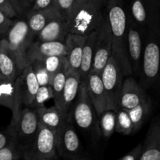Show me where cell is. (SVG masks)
<instances>
[{
    "label": "cell",
    "instance_id": "obj_1",
    "mask_svg": "<svg viewBox=\"0 0 160 160\" xmlns=\"http://www.w3.org/2000/svg\"><path fill=\"white\" fill-rule=\"evenodd\" d=\"M107 17L112 37V56L124 76L133 75L127 52V17L125 0H107Z\"/></svg>",
    "mask_w": 160,
    "mask_h": 160
},
{
    "label": "cell",
    "instance_id": "obj_2",
    "mask_svg": "<svg viewBox=\"0 0 160 160\" xmlns=\"http://www.w3.org/2000/svg\"><path fill=\"white\" fill-rule=\"evenodd\" d=\"M107 16V0H82L69 17L70 33L86 36L100 27Z\"/></svg>",
    "mask_w": 160,
    "mask_h": 160
},
{
    "label": "cell",
    "instance_id": "obj_3",
    "mask_svg": "<svg viewBox=\"0 0 160 160\" xmlns=\"http://www.w3.org/2000/svg\"><path fill=\"white\" fill-rule=\"evenodd\" d=\"M146 91L160 95V32L147 31L144 34L141 71L138 79Z\"/></svg>",
    "mask_w": 160,
    "mask_h": 160
},
{
    "label": "cell",
    "instance_id": "obj_4",
    "mask_svg": "<svg viewBox=\"0 0 160 160\" xmlns=\"http://www.w3.org/2000/svg\"><path fill=\"white\" fill-rule=\"evenodd\" d=\"M67 121L93 139L100 138L99 117L88 94L85 81H82L76 98L67 114Z\"/></svg>",
    "mask_w": 160,
    "mask_h": 160
},
{
    "label": "cell",
    "instance_id": "obj_5",
    "mask_svg": "<svg viewBox=\"0 0 160 160\" xmlns=\"http://www.w3.org/2000/svg\"><path fill=\"white\" fill-rule=\"evenodd\" d=\"M9 51L13 56L18 69L19 75L21 73L27 63V52L33 41L35 40L31 34L26 20H14L6 36Z\"/></svg>",
    "mask_w": 160,
    "mask_h": 160
},
{
    "label": "cell",
    "instance_id": "obj_6",
    "mask_svg": "<svg viewBox=\"0 0 160 160\" xmlns=\"http://www.w3.org/2000/svg\"><path fill=\"white\" fill-rule=\"evenodd\" d=\"M57 157L56 132L39 123L31 145L24 150V160H54Z\"/></svg>",
    "mask_w": 160,
    "mask_h": 160
},
{
    "label": "cell",
    "instance_id": "obj_7",
    "mask_svg": "<svg viewBox=\"0 0 160 160\" xmlns=\"http://www.w3.org/2000/svg\"><path fill=\"white\" fill-rule=\"evenodd\" d=\"M125 76L120 66L111 55L101 72V78L107 98V109H119L121 92Z\"/></svg>",
    "mask_w": 160,
    "mask_h": 160
},
{
    "label": "cell",
    "instance_id": "obj_8",
    "mask_svg": "<svg viewBox=\"0 0 160 160\" xmlns=\"http://www.w3.org/2000/svg\"><path fill=\"white\" fill-rule=\"evenodd\" d=\"M39 126V120L35 109L28 106L22 109L17 123L12 127L15 132L17 143L24 150L28 148L34 140Z\"/></svg>",
    "mask_w": 160,
    "mask_h": 160
},
{
    "label": "cell",
    "instance_id": "obj_9",
    "mask_svg": "<svg viewBox=\"0 0 160 160\" xmlns=\"http://www.w3.org/2000/svg\"><path fill=\"white\" fill-rule=\"evenodd\" d=\"M127 52L133 76L139 79L141 71L144 34L134 23L127 18Z\"/></svg>",
    "mask_w": 160,
    "mask_h": 160
},
{
    "label": "cell",
    "instance_id": "obj_10",
    "mask_svg": "<svg viewBox=\"0 0 160 160\" xmlns=\"http://www.w3.org/2000/svg\"><path fill=\"white\" fill-rule=\"evenodd\" d=\"M82 150L81 142L75 128L66 121L56 131L57 155L66 159H75Z\"/></svg>",
    "mask_w": 160,
    "mask_h": 160
},
{
    "label": "cell",
    "instance_id": "obj_11",
    "mask_svg": "<svg viewBox=\"0 0 160 160\" xmlns=\"http://www.w3.org/2000/svg\"><path fill=\"white\" fill-rule=\"evenodd\" d=\"M112 55V37L108 17H105L99 28L95 44L93 63L92 71L101 73L108 59Z\"/></svg>",
    "mask_w": 160,
    "mask_h": 160
},
{
    "label": "cell",
    "instance_id": "obj_12",
    "mask_svg": "<svg viewBox=\"0 0 160 160\" xmlns=\"http://www.w3.org/2000/svg\"><path fill=\"white\" fill-rule=\"evenodd\" d=\"M0 106H6L12 111L11 125L17 123L23 106L17 80L6 79L0 76Z\"/></svg>",
    "mask_w": 160,
    "mask_h": 160
},
{
    "label": "cell",
    "instance_id": "obj_13",
    "mask_svg": "<svg viewBox=\"0 0 160 160\" xmlns=\"http://www.w3.org/2000/svg\"><path fill=\"white\" fill-rule=\"evenodd\" d=\"M150 98L147 91L133 75L124 78L119 101V109L125 110L135 107Z\"/></svg>",
    "mask_w": 160,
    "mask_h": 160
},
{
    "label": "cell",
    "instance_id": "obj_14",
    "mask_svg": "<svg viewBox=\"0 0 160 160\" xmlns=\"http://www.w3.org/2000/svg\"><path fill=\"white\" fill-rule=\"evenodd\" d=\"M142 145L139 160H160V114L150 122Z\"/></svg>",
    "mask_w": 160,
    "mask_h": 160
},
{
    "label": "cell",
    "instance_id": "obj_15",
    "mask_svg": "<svg viewBox=\"0 0 160 160\" xmlns=\"http://www.w3.org/2000/svg\"><path fill=\"white\" fill-rule=\"evenodd\" d=\"M52 56H66V47L64 42H41L35 40L31 42L27 52V63L35 59L42 60Z\"/></svg>",
    "mask_w": 160,
    "mask_h": 160
},
{
    "label": "cell",
    "instance_id": "obj_16",
    "mask_svg": "<svg viewBox=\"0 0 160 160\" xmlns=\"http://www.w3.org/2000/svg\"><path fill=\"white\" fill-rule=\"evenodd\" d=\"M88 94L92 101L97 116H100L107 109V98L101 73L91 71L85 80Z\"/></svg>",
    "mask_w": 160,
    "mask_h": 160
},
{
    "label": "cell",
    "instance_id": "obj_17",
    "mask_svg": "<svg viewBox=\"0 0 160 160\" xmlns=\"http://www.w3.org/2000/svg\"><path fill=\"white\" fill-rule=\"evenodd\" d=\"M64 17L56 6H52L45 9L37 11H29L26 14V21L28 23L31 34L36 38L38 34L49 23L55 19Z\"/></svg>",
    "mask_w": 160,
    "mask_h": 160
},
{
    "label": "cell",
    "instance_id": "obj_18",
    "mask_svg": "<svg viewBox=\"0 0 160 160\" xmlns=\"http://www.w3.org/2000/svg\"><path fill=\"white\" fill-rule=\"evenodd\" d=\"M86 36L69 33L64 44L66 47V59L69 70L79 73L83 47Z\"/></svg>",
    "mask_w": 160,
    "mask_h": 160
},
{
    "label": "cell",
    "instance_id": "obj_19",
    "mask_svg": "<svg viewBox=\"0 0 160 160\" xmlns=\"http://www.w3.org/2000/svg\"><path fill=\"white\" fill-rule=\"evenodd\" d=\"M24 106L30 107L33 102L39 84L33 72L31 64L25 66L24 69L17 78Z\"/></svg>",
    "mask_w": 160,
    "mask_h": 160
},
{
    "label": "cell",
    "instance_id": "obj_20",
    "mask_svg": "<svg viewBox=\"0 0 160 160\" xmlns=\"http://www.w3.org/2000/svg\"><path fill=\"white\" fill-rule=\"evenodd\" d=\"M70 33L69 21L66 17H61L49 23L38 34L37 40L41 42H65L67 34Z\"/></svg>",
    "mask_w": 160,
    "mask_h": 160
},
{
    "label": "cell",
    "instance_id": "obj_21",
    "mask_svg": "<svg viewBox=\"0 0 160 160\" xmlns=\"http://www.w3.org/2000/svg\"><path fill=\"white\" fill-rule=\"evenodd\" d=\"M81 83L79 73L72 71L68 69L61 97V106L60 109L67 117L71 106L78 95Z\"/></svg>",
    "mask_w": 160,
    "mask_h": 160
},
{
    "label": "cell",
    "instance_id": "obj_22",
    "mask_svg": "<svg viewBox=\"0 0 160 160\" xmlns=\"http://www.w3.org/2000/svg\"><path fill=\"white\" fill-rule=\"evenodd\" d=\"M98 31L99 28L86 36V42L83 47L81 66H80L79 70V74L82 81H84L93 70L94 50H95V44Z\"/></svg>",
    "mask_w": 160,
    "mask_h": 160
},
{
    "label": "cell",
    "instance_id": "obj_23",
    "mask_svg": "<svg viewBox=\"0 0 160 160\" xmlns=\"http://www.w3.org/2000/svg\"><path fill=\"white\" fill-rule=\"evenodd\" d=\"M0 74L12 81H15L19 76L17 63L9 51L6 38L0 40Z\"/></svg>",
    "mask_w": 160,
    "mask_h": 160
},
{
    "label": "cell",
    "instance_id": "obj_24",
    "mask_svg": "<svg viewBox=\"0 0 160 160\" xmlns=\"http://www.w3.org/2000/svg\"><path fill=\"white\" fill-rule=\"evenodd\" d=\"M35 110L39 123L56 132L67 120V117L55 105L50 108L45 106L36 108Z\"/></svg>",
    "mask_w": 160,
    "mask_h": 160
},
{
    "label": "cell",
    "instance_id": "obj_25",
    "mask_svg": "<svg viewBox=\"0 0 160 160\" xmlns=\"http://www.w3.org/2000/svg\"><path fill=\"white\" fill-rule=\"evenodd\" d=\"M152 109L153 102L150 97L145 102H143L135 107L127 110L133 123V134L138 132L141 129L143 125L148 119L150 114L152 113Z\"/></svg>",
    "mask_w": 160,
    "mask_h": 160
},
{
    "label": "cell",
    "instance_id": "obj_26",
    "mask_svg": "<svg viewBox=\"0 0 160 160\" xmlns=\"http://www.w3.org/2000/svg\"><path fill=\"white\" fill-rule=\"evenodd\" d=\"M67 70H68V66L66 61L62 68L55 76H53V80H52L51 87L53 92V101H54V105L59 109H61V97H62L63 90L65 84Z\"/></svg>",
    "mask_w": 160,
    "mask_h": 160
},
{
    "label": "cell",
    "instance_id": "obj_27",
    "mask_svg": "<svg viewBox=\"0 0 160 160\" xmlns=\"http://www.w3.org/2000/svg\"><path fill=\"white\" fill-rule=\"evenodd\" d=\"M116 111L106 109L99 116V128L100 135L104 139L111 137L115 130Z\"/></svg>",
    "mask_w": 160,
    "mask_h": 160
},
{
    "label": "cell",
    "instance_id": "obj_28",
    "mask_svg": "<svg viewBox=\"0 0 160 160\" xmlns=\"http://www.w3.org/2000/svg\"><path fill=\"white\" fill-rule=\"evenodd\" d=\"M115 131L125 136L133 134V123L128 111L125 109H119L116 110Z\"/></svg>",
    "mask_w": 160,
    "mask_h": 160
},
{
    "label": "cell",
    "instance_id": "obj_29",
    "mask_svg": "<svg viewBox=\"0 0 160 160\" xmlns=\"http://www.w3.org/2000/svg\"><path fill=\"white\" fill-rule=\"evenodd\" d=\"M29 64L32 67L39 86H51L53 77L47 71L43 62L40 59H35Z\"/></svg>",
    "mask_w": 160,
    "mask_h": 160
},
{
    "label": "cell",
    "instance_id": "obj_30",
    "mask_svg": "<svg viewBox=\"0 0 160 160\" xmlns=\"http://www.w3.org/2000/svg\"><path fill=\"white\" fill-rule=\"evenodd\" d=\"M24 156V149L17 141L0 149V160H19Z\"/></svg>",
    "mask_w": 160,
    "mask_h": 160
},
{
    "label": "cell",
    "instance_id": "obj_31",
    "mask_svg": "<svg viewBox=\"0 0 160 160\" xmlns=\"http://www.w3.org/2000/svg\"><path fill=\"white\" fill-rule=\"evenodd\" d=\"M50 99H53V92L51 86H39L30 107L34 109L42 107L44 103Z\"/></svg>",
    "mask_w": 160,
    "mask_h": 160
},
{
    "label": "cell",
    "instance_id": "obj_32",
    "mask_svg": "<svg viewBox=\"0 0 160 160\" xmlns=\"http://www.w3.org/2000/svg\"><path fill=\"white\" fill-rule=\"evenodd\" d=\"M42 61L43 62L47 71L53 78V76H55L62 68L67 61V59L65 56H52L45 58Z\"/></svg>",
    "mask_w": 160,
    "mask_h": 160
},
{
    "label": "cell",
    "instance_id": "obj_33",
    "mask_svg": "<svg viewBox=\"0 0 160 160\" xmlns=\"http://www.w3.org/2000/svg\"><path fill=\"white\" fill-rule=\"evenodd\" d=\"M54 5L61 11L62 15L69 20L75 5V0H54Z\"/></svg>",
    "mask_w": 160,
    "mask_h": 160
},
{
    "label": "cell",
    "instance_id": "obj_34",
    "mask_svg": "<svg viewBox=\"0 0 160 160\" xmlns=\"http://www.w3.org/2000/svg\"><path fill=\"white\" fill-rule=\"evenodd\" d=\"M14 20L8 17L0 10V40L6 38Z\"/></svg>",
    "mask_w": 160,
    "mask_h": 160
},
{
    "label": "cell",
    "instance_id": "obj_35",
    "mask_svg": "<svg viewBox=\"0 0 160 160\" xmlns=\"http://www.w3.org/2000/svg\"><path fill=\"white\" fill-rule=\"evenodd\" d=\"M14 141H17L15 132L12 125H9L6 132H0V149Z\"/></svg>",
    "mask_w": 160,
    "mask_h": 160
},
{
    "label": "cell",
    "instance_id": "obj_36",
    "mask_svg": "<svg viewBox=\"0 0 160 160\" xmlns=\"http://www.w3.org/2000/svg\"><path fill=\"white\" fill-rule=\"evenodd\" d=\"M9 1L16 10L18 17L24 15L26 16L31 8L27 0H9Z\"/></svg>",
    "mask_w": 160,
    "mask_h": 160
},
{
    "label": "cell",
    "instance_id": "obj_37",
    "mask_svg": "<svg viewBox=\"0 0 160 160\" xmlns=\"http://www.w3.org/2000/svg\"><path fill=\"white\" fill-rule=\"evenodd\" d=\"M0 10L11 19L18 17L17 12L9 0H0Z\"/></svg>",
    "mask_w": 160,
    "mask_h": 160
},
{
    "label": "cell",
    "instance_id": "obj_38",
    "mask_svg": "<svg viewBox=\"0 0 160 160\" xmlns=\"http://www.w3.org/2000/svg\"><path fill=\"white\" fill-rule=\"evenodd\" d=\"M142 143L138 144L133 149H132L126 155L122 156L119 160H139L141 152H142Z\"/></svg>",
    "mask_w": 160,
    "mask_h": 160
},
{
    "label": "cell",
    "instance_id": "obj_39",
    "mask_svg": "<svg viewBox=\"0 0 160 160\" xmlns=\"http://www.w3.org/2000/svg\"><path fill=\"white\" fill-rule=\"evenodd\" d=\"M55 6L54 0H35L30 11H37Z\"/></svg>",
    "mask_w": 160,
    "mask_h": 160
},
{
    "label": "cell",
    "instance_id": "obj_40",
    "mask_svg": "<svg viewBox=\"0 0 160 160\" xmlns=\"http://www.w3.org/2000/svg\"><path fill=\"white\" fill-rule=\"evenodd\" d=\"M151 7L160 17V0H146Z\"/></svg>",
    "mask_w": 160,
    "mask_h": 160
},
{
    "label": "cell",
    "instance_id": "obj_41",
    "mask_svg": "<svg viewBox=\"0 0 160 160\" xmlns=\"http://www.w3.org/2000/svg\"><path fill=\"white\" fill-rule=\"evenodd\" d=\"M34 1H35V0H27V2H28V4H29L30 6H31H31H32L33 3H34Z\"/></svg>",
    "mask_w": 160,
    "mask_h": 160
},
{
    "label": "cell",
    "instance_id": "obj_42",
    "mask_svg": "<svg viewBox=\"0 0 160 160\" xmlns=\"http://www.w3.org/2000/svg\"><path fill=\"white\" fill-rule=\"evenodd\" d=\"M81 1H82V0H75V5L78 4V3L80 2ZM75 5H74V6H75Z\"/></svg>",
    "mask_w": 160,
    "mask_h": 160
},
{
    "label": "cell",
    "instance_id": "obj_43",
    "mask_svg": "<svg viewBox=\"0 0 160 160\" xmlns=\"http://www.w3.org/2000/svg\"><path fill=\"white\" fill-rule=\"evenodd\" d=\"M73 160H84L83 159H76V158H75V159H73Z\"/></svg>",
    "mask_w": 160,
    "mask_h": 160
},
{
    "label": "cell",
    "instance_id": "obj_44",
    "mask_svg": "<svg viewBox=\"0 0 160 160\" xmlns=\"http://www.w3.org/2000/svg\"><path fill=\"white\" fill-rule=\"evenodd\" d=\"M0 76H1V74H0Z\"/></svg>",
    "mask_w": 160,
    "mask_h": 160
}]
</instances>
